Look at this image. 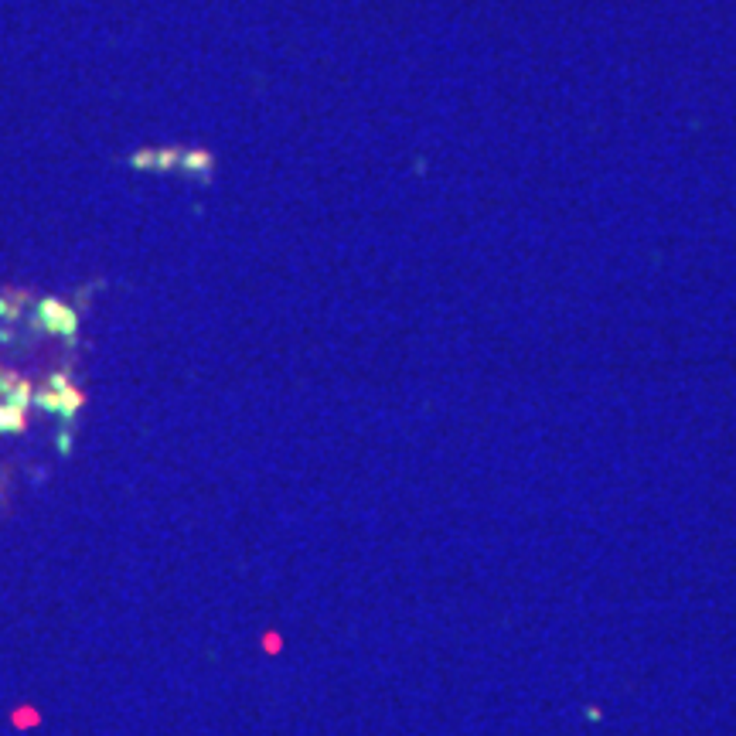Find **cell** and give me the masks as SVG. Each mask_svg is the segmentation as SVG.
<instances>
[{
    "label": "cell",
    "instance_id": "obj_2",
    "mask_svg": "<svg viewBox=\"0 0 736 736\" xmlns=\"http://www.w3.org/2000/svg\"><path fill=\"white\" fill-rule=\"evenodd\" d=\"M24 427V413H21L18 406H0V430H21Z\"/></svg>",
    "mask_w": 736,
    "mask_h": 736
},
{
    "label": "cell",
    "instance_id": "obj_1",
    "mask_svg": "<svg viewBox=\"0 0 736 736\" xmlns=\"http://www.w3.org/2000/svg\"><path fill=\"white\" fill-rule=\"evenodd\" d=\"M41 317L52 324L55 331H72V327H75L72 314H69V310H65L62 304H55V300H45V304H41Z\"/></svg>",
    "mask_w": 736,
    "mask_h": 736
},
{
    "label": "cell",
    "instance_id": "obj_3",
    "mask_svg": "<svg viewBox=\"0 0 736 736\" xmlns=\"http://www.w3.org/2000/svg\"><path fill=\"white\" fill-rule=\"evenodd\" d=\"M35 713H18V723H35Z\"/></svg>",
    "mask_w": 736,
    "mask_h": 736
}]
</instances>
